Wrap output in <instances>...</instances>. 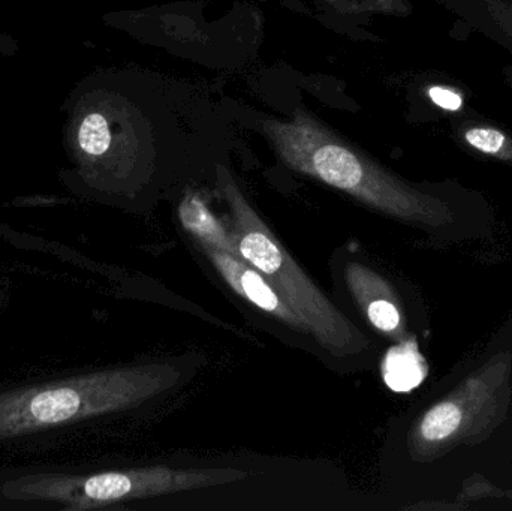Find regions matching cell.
Instances as JSON below:
<instances>
[{"instance_id":"cell-1","label":"cell","mask_w":512,"mask_h":511,"mask_svg":"<svg viewBox=\"0 0 512 511\" xmlns=\"http://www.w3.org/2000/svg\"><path fill=\"white\" fill-rule=\"evenodd\" d=\"M182 377L174 363H141L2 390L0 443L138 407Z\"/></svg>"},{"instance_id":"cell-2","label":"cell","mask_w":512,"mask_h":511,"mask_svg":"<svg viewBox=\"0 0 512 511\" xmlns=\"http://www.w3.org/2000/svg\"><path fill=\"white\" fill-rule=\"evenodd\" d=\"M219 189L231 212V233L242 257L255 267L307 327L310 338L334 357L366 351V336L298 266L225 168Z\"/></svg>"},{"instance_id":"cell-3","label":"cell","mask_w":512,"mask_h":511,"mask_svg":"<svg viewBox=\"0 0 512 511\" xmlns=\"http://www.w3.org/2000/svg\"><path fill=\"white\" fill-rule=\"evenodd\" d=\"M264 132L292 170L339 189L378 212L402 219L423 215V201L309 114L298 111L289 122L267 120Z\"/></svg>"},{"instance_id":"cell-4","label":"cell","mask_w":512,"mask_h":511,"mask_svg":"<svg viewBox=\"0 0 512 511\" xmlns=\"http://www.w3.org/2000/svg\"><path fill=\"white\" fill-rule=\"evenodd\" d=\"M236 468L144 467L84 474H35L11 480L3 495L12 501L54 504L62 510L105 509L128 501L164 497L246 479Z\"/></svg>"},{"instance_id":"cell-5","label":"cell","mask_w":512,"mask_h":511,"mask_svg":"<svg viewBox=\"0 0 512 511\" xmlns=\"http://www.w3.org/2000/svg\"><path fill=\"white\" fill-rule=\"evenodd\" d=\"M180 219L237 296H242L258 311L280 321L283 326L309 336L303 321L283 302L270 282L242 257L231 230L210 212L200 195H186L180 204Z\"/></svg>"},{"instance_id":"cell-6","label":"cell","mask_w":512,"mask_h":511,"mask_svg":"<svg viewBox=\"0 0 512 511\" xmlns=\"http://www.w3.org/2000/svg\"><path fill=\"white\" fill-rule=\"evenodd\" d=\"M345 281L352 299L360 306L367 321L379 332L394 335L400 327V314L387 297V284L358 261H351L346 266Z\"/></svg>"},{"instance_id":"cell-7","label":"cell","mask_w":512,"mask_h":511,"mask_svg":"<svg viewBox=\"0 0 512 511\" xmlns=\"http://www.w3.org/2000/svg\"><path fill=\"white\" fill-rule=\"evenodd\" d=\"M385 383L394 392H411L427 374L426 362L412 342L391 348L382 365Z\"/></svg>"},{"instance_id":"cell-8","label":"cell","mask_w":512,"mask_h":511,"mask_svg":"<svg viewBox=\"0 0 512 511\" xmlns=\"http://www.w3.org/2000/svg\"><path fill=\"white\" fill-rule=\"evenodd\" d=\"M462 423V411L457 405L444 402L436 405L424 416L420 426L421 437L426 441H442L457 431Z\"/></svg>"},{"instance_id":"cell-9","label":"cell","mask_w":512,"mask_h":511,"mask_svg":"<svg viewBox=\"0 0 512 511\" xmlns=\"http://www.w3.org/2000/svg\"><path fill=\"white\" fill-rule=\"evenodd\" d=\"M78 144L86 155H105L111 146V131L107 119L102 114L90 113L84 117L78 131Z\"/></svg>"},{"instance_id":"cell-10","label":"cell","mask_w":512,"mask_h":511,"mask_svg":"<svg viewBox=\"0 0 512 511\" xmlns=\"http://www.w3.org/2000/svg\"><path fill=\"white\" fill-rule=\"evenodd\" d=\"M465 140L471 144L474 149L487 155H496L501 152L507 143V138L501 131L492 128H472L466 131Z\"/></svg>"},{"instance_id":"cell-11","label":"cell","mask_w":512,"mask_h":511,"mask_svg":"<svg viewBox=\"0 0 512 511\" xmlns=\"http://www.w3.org/2000/svg\"><path fill=\"white\" fill-rule=\"evenodd\" d=\"M429 96L438 107L447 111H459L463 105L462 96L457 95L453 90L445 89V87L433 86L429 90Z\"/></svg>"},{"instance_id":"cell-12","label":"cell","mask_w":512,"mask_h":511,"mask_svg":"<svg viewBox=\"0 0 512 511\" xmlns=\"http://www.w3.org/2000/svg\"><path fill=\"white\" fill-rule=\"evenodd\" d=\"M6 297H8V294L3 293V291H0V308H2L3 302H5Z\"/></svg>"}]
</instances>
